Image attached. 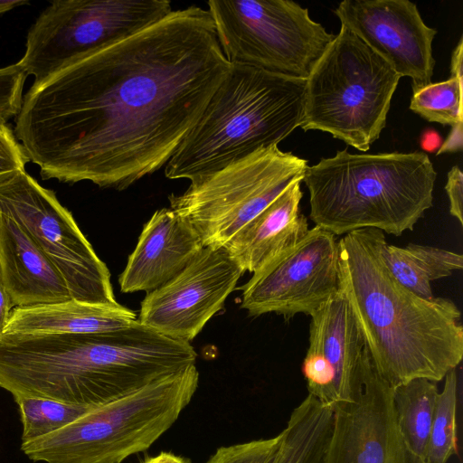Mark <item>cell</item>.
<instances>
[{"label":"cell","mask_w":463,"mask_h":463,"mask_svg":"<svg viewBox=\"0 0 463 463\" xmlns=\"http://www.w3.org/2000/svg\"><path fill=\"white\" fill-rule=\"evenodd\" d=\"M230 67L208 10H173L33 83L14 135L43 179L123 190L167 164Z\"/></svg>","instance_id":"cell-1"},{"label":"cell","mask_w":463,"mask_h":463,"mask_svg":"<svg viewBox=\"0 0 463 463\" xmlns=\"http://www.w3.org/2000/svg\"><path fill=\"white\" fill-rule=\"evenodd\" d=\"M385 241L372 228L338 241L339 290L386 383L395 388L417 378L439 382L463 358L460 311L449 298L425 299L398 282L382 258Z\"/></svg>","instance_id":"cell-2"},{"label":"cell","mask_w":463,"mask_h":463,"mask_svg":"<svg viewBox=\"0 0 463 463\" xmlns=\"http://www.w3.org/2000/svg\"><path fill=\"white\" fill-rule=\"evenodd\" d=\"M305 87L306 80L231 63L165 176L191 181L278 146L301 125Z\"/></svg>","instance_id":"cell-3"},{"label":"cell","mask_w":463,"mask_h":463,"mask_svg":"<svg viewBox=\"0 0 463 463\" xmlns=\"http://www.w3.org/2000/svg\"><path fill=\"white\" fill-rule=\"evenodd\" d=\"M436 171L425 153L351 154L306 168L309 216L334 235L378 229L400 236L433 204Z\"/></svg>","instance_id":"cell-4"},{"label":"cell","mask_w":463,"mask_h":463,"mask_svg":"<svg viewBox=\"0 0 463 463\" xmlns=\"http://www.w3.org/2000/svg\"><path fill=\"white\" fill-rule=\"evenodd\" d=\"M199 372L192 364L129 394L91 408L65 427L22 443L33 461L121 463L149 449L192 401Z\"/></svg>","instance_id":"cell-5"},{"label":"cell","mask_w":463,"mask_h":463,"mask_svg":"<svg viewBox=\"0 0 463 463\" xmlns=\"http://www.w3.org/2000/svg\"><path fill=\"white\" fill-rule=\"evenodd\" d=\"M402 77L348 28L341 29L306 80L300 128L369 150L386 125Z\"/></svg>","instance_id":"cell-6"},{"label":"cell","mask_w":463,"mask_h":463,"mask_svg":"<svg viewBox=\"0 0 463 463\" xmlns=\"http://www.w3.org/2000/svg\"><path fill=\"white\" fill-rule=\"evenodd\" d=\"M221 49L230 63L307 80L335 34L288 0H211Z\"/></svg>","instance_id":"cell-7"},{"label":"cell","mask_w":463,"mask_h":463,"mask_svg":"<svg viewBox=\"0 0 463 463\" xmlns=\"http://www.w3.org/2000/svg\"><path fill=\"white\" fill-rule=\"evenodd\" d=\"M307 167L306 159L272 146L191 180L183 194L169 196L170 208L204 247L223 248Z\"/></svg>","instance_id":"cell-8"},{"label":"cell","mask_w":463,"mask_h":463,"mask_svg":"<svg viewBox=\"0 0 463 463\" xmlns=\"http://www.w3.org/2000/svg\"><path fill=\"white\" fill-rule=\"evenodd\" d=\"M173 12L167 0H56L28 30L18 61L33 83Z\"/></svg>","instance_id":"cell-9"},{"label":"cell","mask_w":463,"mask_h":463,"mask_svg":"<svg viewBox=\"0 0 463 463\" xmlns=\"http://www.w3.org/2000/svg\"><path fill=\"white\" fill-rule=\"evenodd\" d=\"M0 213L29 233L64 279L72 299L117 303L108 267L52 190L22 171L0 185Z\"/></svg>","instance_id":"cell-10"},{"label":"cell","mask_w":463,"mask_h":463,"mask_svg":"<svg viewBox=\"0 0 463 463\" xmlns=\"http://www.w3.org/2000/svg\"><path fill=\"white\" fill-rule=\"evenodd\" d=\"M241 289V307L250 316H311L339 291L335 235L315 225L256 269Z\"/></svg>","instance_id":"cell-11"},{"label":"cell","mask_w":463,"mask_h":463,"mask_svg":"<svg viewBox=\"0 0 463 463\" xmlns=\"http://www.w3.org/2000/svg\"><path fill=\"white\" fill-rule=\"evenodd\" d=\"M242 274L223 248L204 247L174 279L146 294L137 320L190 343L222 308Z\"/></svg>","instance_id":"cell-12"},{"label":"cell","mask_w":463,"mask_h":463,"mask_svg":"<svg viewBox=\"0 0 463 463\" xmlns=\"http://www.w3.org/2000/svg\"><path fill=\"white\" fill-rule=\"evenodd\" d=\"M310 317L302 364L308 394L332 410L354 402L373 362L345 297L339 290Z\"/></svg>","instance_id":"cell-13"},{"label":"cell","mask_w":463,"mask_h":463,"mask_svg":"<svg viewBox=\"0 0 463 463\" xmlns=\"http://www.w3.org/2000/svg\"><path fill=\"white\" fill-rule=\"evenodd\" d=\"M392 393L393 388L373 364L358 399L333 410L321 463H427L410 449L402 435Z\"/></svg>","instance_id":"cell-14"},{"label":"cell","mask_w":463,"mask_h":463,"mask_svg":"<svg viewBox=\"0 0 463 463\" xmlns=\"http://www.w3.org/2000/svg\"><path fill=\"white\" fill-rule=\"evenodd\" d=\"M348 28L383 58L401 76L412 80V90L431 83L437 30L422 20L408 0H345L334 10Z\"/></svg>","instance_id":"cell-15"},{"label":"cell","mask_w":463,"mask_h":463,"mask_svg":"<svg viewBox=\"0 0 463 463\" xmlns=\"http://www.w3.org/2000/svg\"><path fill=\"white\" fill-rule=\"evenodd\" d=\"M204 248L194 228L174 210L162 208L144 225L119 276L123 293L153 291L179 274Z\"/></svg>","instance_id":"cell-16"},{"label":"cell","mask_w":463,"mask_h":463,"mask_svg":"<svg viewBox=\"0 0 463 463\" xmlns=\"http://www.w3.org/2000/svg\"><path fill=\"white\" fill-rule=\"evenodd\" d=\"M0 277L14 307L72 299L64 279L47 255L19 223L3 213Z\"/></svg>","instance_id":"cell-17"},{"label":"cell","mask_w":463,"mask_h":463,"mask_svg":"<svg viewBox=\"0 0 463 463\" xmlns=\"http://www.w3.org/2000/svg\"><path fill=\"white\" fill-rule=\"evenodd\" d=\"M303 175L294 178L223 249L242 272H254L281 250L294 245L308 232L299 212Z\"/></svg>","instance_id":"cell-18"},{"label":"cell","mask_w":463,"mask_h":463,"mask_svg":"<svg viewBox=\"0 0 463 463\" xmlns=\"http://www.w3.org/2000/svg\"><path fill=\"white\" fill-rule=\"evenodd\" d=\"M137 319L131 309L118 304H93L74 299L30 307H16L4 334H91L129 326Z\"/></svg>","instance_id":"cell-19"},{"label":"cell","mask_w":463,"mask_h":463,"mask_svg":"<svg viewBox=\"0 0 463 463\" xmlns=\"http://www.w3.org/2000/svg\"><path fill=\"white\" fill-rule=\"evenodd\" d=\"M381 254L396 280L425 299L434 298L432 281L449 277L454 270L463 268L461 254L428 245L409 243L398 247L385 241Z\"/></svg>","instance_id":"cell-20"},{"label":"cell","mask_w":463,"mask_h":463,"mask_svg":"<svg viewBox=\"0 0 463 463\" xmlns=\"http://www.w3.org/2000/svg\"><path fill=\"white\" fill-rule=\"evenodd\" d=\"M332 423L333 410L307 394L292 411L269 463H321Z\"/></svg>","instance_id":"cell-21"},{"label":"cell","mask_w":463,"mask_h":463,"mask_svg":"<svg viewBox=\"0 0 463 463\" xmlns=\"http://www.w3.org/2000/svg\"><path fill=\"white\" fill-rule=\"evenodd\" d=\"M438 393L436 383L424 378L393 388V407L402 435L410 449L425 460Z\"/></svg>","instance_id":"cell-22"},{"label":"cell","mask_w":463,"mask_h":463,"mask_svg":"<svg viewBox=\"0 0 463 463\" xmlns=\"http://www.w3.org/2000/svg\"><path fill=\"white\" fill-rule=\"evenodd\" d=\"M456 369L450 370L445 375L442 391L439 392L437 396L427 449V463H447L452 456L458 453L457 426L458 379Z\"/></svg>","instance_id":"cell-23"},{"label":"cell","mask_w":463,"mask_h":463,"mask_svg":"<svg viewBox=\"0 0 463 463\" xmlns=\"http://www.w3.org/2000/svg\"><path fill=\"white\" fill-rule=\"evenodd\" d=\"M14 399L18 405L23 425L22 443L58 430L93 408L45 398Z\"/></svg>","instance_id":"cell-24"},{"label":"cell","mask_w":463,"mask_h":463,"mask_svg":"<svg viewBox=\"0 0 463 463\" xmlns=\"http://www.w3.org/2000/svg\"><path fill=\"white\" fill-rule=\"evenodd\" d=\"M463 78L430 83L412 90L410 109L423 118L451 127L463 124Z\"/></svg>","instance_id":"cell-25"},{"label":"cell","mask_w":463,"mask_h":463,"mask_svg":"<svg viewBox=\"0 0 463 463\" xmlns=\"http://www.w3.org/2000/svg\"><path fill=\"white\" fill-rule=\"evenodd\" d=\"M281 440V432L269 439H261L231 446H223L205 463H269Z\"/></svg>","instance_id":"cell-26"},{"label":"cell","mask_w":463,"mask_h":463,"mask_svg":"<svg viewBox=\"0 0 463 463\" xmlns=\"http://www.w3.org/2000/svg\"><path fill=\"white\" fill-rule=\"evenodd\" d=\"M26 77L18 62L0 68L1 122H7L19 113Z\"/></svg>","instance_id":"cell-27"},{"label":"cell","mask_w":463,"mask_h":463,"mask_svg":"<svg viewBox=\"0 0 463 463\" xmlns=\"http://www.w3.org/2000/svg\"><path fill=\"white\" fill-rule=\"evenodd\" d=\"M29 157L7 122L0 121V185L22 171Z\"/></svg>","instance_id":"cell-28"},{"label":"cell","mask_w":463,"mask_h":463,"mask_svg":"<svg viewBox=\"0 0 463 463\" xmlns=\"http://www.w3.org/2000/svg\"><path fill=\"white\" fill-rule=\"evenodd\" d=\"M445 190L449 201L450 214L463 225V174L458 166H453L448 173Z\"/></svg>","instance_id":"cell-29"},{"label":"cell","mask_w":463,"mask_h":463,"mask_svg":"<svg viewBox=\"0 0 463 463\" xmlns=\"http://www.w3.org/2000/svg\"><path fill=\"white\" fill-rule=\"evenodd\" d=\"M462 125H457L452 127V130L449 133L448 138L438 150L437 154H442L445 152H455L462 149Z\"/></svg>","instance_id":"cell-30"},{"label":"cell","mask_w":463,"mask_h":463,"mask_svg":"<svg viewBox=\"0 0 463 463\" xmlns=\"http://www.w3.org/2000/svg\"><path fill=\"white\" fill-rule=\"evenodd\" d=\"M13 308L10 297L0 277V336L5 333Z\"/></svg>","instance_id":"cell-31"},{"label":"cell","mask_w":463,"mask_h":463,"mask_svg":"<svg viewBox=\"0 0 463 463\" xmlns=\"http://www.w3.org/2000/svg\"><path fill=\"white\" fill-rule=\"evenodd\" d=\"M442 145L440 135L432 128L426 129L420 137V146L425 152L438 151Z\"/></svg>","instance_id":"cell-32"},{"label":"cell","mask_w":463,"mask_h":463,"mask_svg":"<svg viewBox=\"0 0 463 463\" xmlns=\"http://www.w3.org/2000/svg\"><path fill=\"white\" fill-rule=\"evenodd\" d=\"M140 463H191V461L187 458L164 451L157 455L148 457Z\"/></svg>","instance_id":"cell-33"},{"label":"cell","mask_w":463,"mask_h":463,"mask_svg":"<svg viewBox=\"0 0 463 463\" xmlns=\"http://www.w3.org/2000/svg\"><path fill=\"white\" fill-rule=\"evenodd\" d=\"M29 5L27 0H0V14L6 13L14 8Z\"/></svg>","instance_id":"cell-34"}]
</instances>
